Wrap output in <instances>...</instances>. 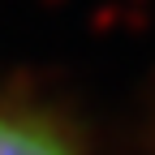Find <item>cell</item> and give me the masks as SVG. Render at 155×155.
Instances as JSON below:
<instances>
[{"label": "cell", "instance_id": "obj_1", "mask_svg": "<svg viewBox=\"0 0 155 155\" xmlns=\"http://www.w3.org/2000/svg\"><path fill=\"white\" fill-rule=\"evenodd\" d=\"M0 155H82V147L48 108L0 99Z\"/></svg>", "mask_w": 155, "mask_h": 155}]
</instances>
